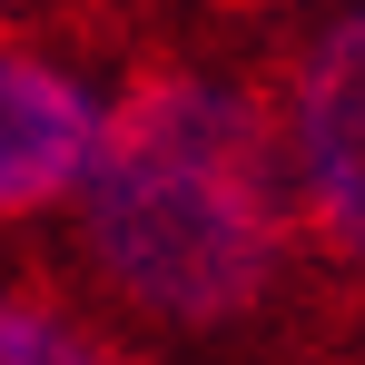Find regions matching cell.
<instances>
[{"mask_svg": "<svg viewBox=\"0 0 365 365\" xmlns=\"http://www.w3.org/2000/svg\"><path fill=\"white\" fill-rule=\"evenodd\" d=\"M69 217L89 277L138 326L168 336L247 326L297 247L277 99L247 89L237 69H138L128 89H109Z\"/></svg>", "mask_w": 365, "mask_h": 365, "instance_id": "6da1fadb", "label": "cell"}, {"mask_svg": "<svg viewBox=\"0 0 365 365\" xmlns=\"http://www.w3.org/2000/svg\"><path fill=\"white\" fill-rule=\"evenodd\" d=\"M0 365H128V356L99 336V326H79L60 297L0 277Z\"/></svg>", "mask_w": 365, "mask_h": 365, "instance_id": "277c9868", "label": "cell"}, {"mask_svg": "<svg viewBox=\"0 0 365 365\" xmlns=\"http://www.w3.org/2000/svg\"><path fill=\"white\" fill-rule=\"evenodd\" d=\"M277 148L297 187V227H316L346 267H365V0L316 20V40L297 50L277 89Z\"/></svg>", "mask_w": 365, "mask_h": 365, "instance_id": "7a4b0ae2", "label": "cell"}, {"mask_svg": "<svg viewBox=\"0 0 365 365\" xmlns=\"http://www.w3.org/2000/svg\"><path fill=\"white\" fill-rule=\"evenodd\" d=\"M0 10H10V0H0Z\"/></svg>", "mask_w": 365, "mask_h": 365, "instance_id": "5b68a950", "label": "cell"}, {"mask_svg": "<svg viewBox=\"0 0 365 365\" xmlns=\"http://www.w3.org/2000/svg\"><path fill=\"white\" fill-rule=\"evenodd\" d=\"M99 119H109V89L79 60L0 30V227L69 207V187L99 148Z\"/></svg>", "mask_w": 365, "mask_h": 365, "instance_id": "3957f363", "label": "cell"}]
</instances>
